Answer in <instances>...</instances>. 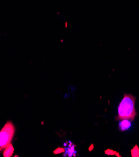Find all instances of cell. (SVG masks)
<instances>
[{"mask_svg":"<svg viewBox=\"0 0 139 157\" xmlns=\"http://www.w3.org/2000/svg\"><path fill=\"white\" fill-rule=\"evenodd\" d=\"M135 104V97L131 94L125 93L119 104L118 115L116 120H121L128 119L132 121L134 120L137 115Z\"/></svg>","mask_w":139,"mask_h":157,"instance_id":"6da1fadb","label":"cell"},{"mask_svg":"<svg viewBox=\"0 0 139 157\" xmlns=\"http://www.w3.org/2000/svg\"><path fill=\"white\" fill-rule=\"evenodd\" d=\"M15 126L12 122L7 121L0 131V152L5 149L14 137Z\"/></svg>","mask_w":139,"mask_h":157,"instance_id":"7a4b0ae2","label":"cell"},{"mask_svg":"<svg viewBox=\"0 0 139 157\" xmlns=\"http://www.w3.org/2000/svg\"><path fill=\"white\" fill-rule=\"evenodd\" d=\"M131 126V122L130 120L124 119L121 120V121L119 123V129L121 131H125L130 129Z\"/></svg>","mask_w":139,"mask_h":157,"instance_id":"3957f363","label":"cell"},{"mask_svg":"<svg viewBox=\"0 0 139 157\" xmlns=\"http://www.w3.org/2000/svg\"><path fill=\"white\" fill-rule=\"evenodd\" d=\"M14 147L13 146V145L11 143H10L8 146L5 148L3 152V156L4 157H10L13 155L14 153Z\"/></svg>","mask_w":139,"mask_h":157,"instance_id":"277c9868","label":"cell"},{"mask_svg":"<svg viewBox=\"0 0 139 157\" xmlns=\"http://www.w3.org/2000/svg\"><path fill=\"white\" fill-rule=\"evenodd\" d=\"M66 154L64 155V156H66V155H68V156H75L76 154H75V145L72 144V145H69V147L66 149Z\"/></svg>","mask_w":139,"mask_h":157,"instance_id":"5b68a950","label":"cell"},{"mask_svg":"<svg viewBox=\"0 0 139 157\" xmlns=\"http://www.w3.org/2000/svg\"><path fill=\"white\" fill-rule=\"evenodd\" d=\"M131 155L133 157L139 156V148L137 145H135V146L134 147V148L131 150Z\"/></svg>","mask_w":139,"mask_h":157,"instance_id":"8992f818","label":"cell"},{"mask_svg":"<svg viewBox=\"0 0 139 157\" xmlns=\"http://www.w3.org/2000/svg\"><path fill=\"white\" fill-rule=\"evenodd\" d=\"M65 152V149L63 148H58L57 149H56L55 150H54L53 152V153L55 154H59V153H63Z\"/></svg>","mask_w":139,"mask_h":157,"instance_id":"52a82bcc","label":"cell"},{"mask_svg":"<svg viewBox=\"0 0 139 157\" xmlns=\"http://www.w3.org/2000/svg\"><path fill=\"white\" fill-rule=\"evenodd\" d=\"M105 154L108 155H115L117 153V152H115V151L112 150H107L105 152Z\"/></svg>","mask_w":139,"mask_h":157,"instance_id":"ba28073f","label":"cell"},{"mask_svg":"<svg viewBox=\"0 0 139 157\" xmlns=\"http://www.w3.org/2000/svg\"><path fill=\"white\" fill-rule=\"evenodd\" d=\"M93 148H94V145H91V147H89V151H91Z\"/></svg>","mask_w":139,"mask_h":157,"instance_id":"9c48e42d","label":"cell"},{"mask_svg":"<svg viewBox=\"0 0 139 157\" xmlns=\"http://www.w3.org/2000/svg\"><path fill=\"white\" fill-rule=\"evenodd\" d=\"M15 156H16V157H18V156H18V155H15Z\"/></svg>","mask_w":139,"mask_h":157,"instance_id":"30bf717a","label":"cell"}]
</instances>
